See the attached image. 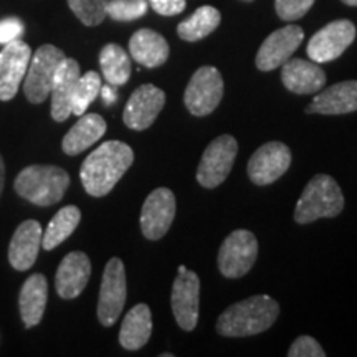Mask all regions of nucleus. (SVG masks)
Masks as SVG:
<instances>
[{"mask_svg": "<svg viewBox=\"0 0 357 357\" xmlns=\"http://www.w3.org/2000/svg\"><path fill=\"white\" fill-rule=\"evenodd\" d=\"M357 111V82H341L326 88L306 108V113L347 114Z\"/></svg>", "mask_w": 357, "mask_h": 357, "instance_id": "412c9836", "label": "nucleus"}, {"mask_svg": "<svg viewBox=\"0 0 357 357\" xmlns=\"http://www.w3.org/2000/svg\"><path fill=\"white\" fill-rule=\"evenodd\" d=\"M147 12L146 0H108L106 15L118 22H131L141 19Z\"/></svg>", "mask_w": 357, "mask_h": 357, "instance_id": "7c9ffc66", "label": "nucleus"}, {"mask_svg": "<svg viewBox=\"0 0 357 357\" xmlns=\"http://www.w3.org/2000/svg\"><path fill=\"white\" fill-rule=\"evenodd\" d=\"M291 166V151L283 142L273 141L261 146L248 162V176L257 185L278 181Z\"/></svg>", "mask_w": 357, "mask_h": 357, "instance_id": "2eb2a0df", "label": "nucleus"}, {"mask_svg": "<svg viewBox=\"0 0 357 357\" xmlns=\"http://www.w3.org/2000/svg\"><path fill=\"white\" fill-rule=\"evenodd\" d=\"M289 357H324L326 352L314 337L301 336L293 342L288 351Z\"/></svg>", "mask_w": 357, "mask_h": 357, "instance_id": "473e14b6", "label": "nucleus"}, {"mask_svg": "<svg viewBox=\"0 0 357 357\" xmlns=\"http://www.w3.org/2000/svg\"><path fill=\"white\" fill-rule=\"evenodd\" d=\"M281 82L291 93L296 95H311L321 91L326 84V75L316 61L294 58L283 63Z\"/></svg>", "mask_w": 357, "mask_h": 357, "instance_id": "aec40b11", "label": "nucleus"}, {"mask_svg": "<svg viewBox=\"0 0 357 357\" xmlns=\"http://www.w3.org/2000/svg\"><path fill=\"white\" fill-rule=\"evenodd\" d=\"M220 12L215 7H199L189 19L178 24L177 33L185 42H197V40H202L207 35H211L220 25Z\"/></svg>", "mask_w": 357, "mask_h": 357, "instance_id": "bb28decb", "label": "nucleus"}, {"mask_svg": "<svg viewBox=\"0 0 357 357\" xmlns=\"http://www.w3.org/2000/svg\"><path fill=\"white\" fill-rule=\"evenodd\" d=\"M356 38V25L351 20H336L312 35L307 43V56L316 63H328L344 53Z\"/></svg>", "mask_w": 357, "mask_h": 357, "instance_id": "9d476101", "label": "nucleus"}, {"mask_svg": "<svg viewBox=\"0 0 357 357\" xmlns=\"http://www.w3.org/2000/svg\"><path fill=\"white\" fill-rule=\"evenodd\" d=\"M101 77L96 71H88L79 77L77 88L73 93V101H71V114L82 116L86 113L88 106L96 100L101 91Z\"/></svg>", "mask_w": 357, "mask_h": 357, "instance_id": "c85d7f7f", "label": "nucleus"}, {"mask_svg": "<svg viewBox=\"0 0 357 357\" xmlns=\"http://www.w3.org/2000/svg\"><path fill=\"white\" fill-rule=\"evenodd\" d=\"M106 128H108L106 121L100 114H82L78 121L75 123V126L65 134L63 141H61V149L68 155L83 153L105 136Z\"/></svg>", "mask_w": 357, "mask_h": 357, "instance_id": "b1692460", "label": "nucleus"}, {"mask_svg": "<svg viewBox=\"0 0 357 357\" xmlns=\"http://www.w3.org/2000/svg\"><path fill=\"white\" fill-rule=\"evenodd\" d=\"M30 58L32 50L22 40L6 43L0 50V101H10L19 93Z\"/></svg>", "mask_w": 357, "mask_h": 357, "instance_id": "ddd939ff", "label": "nucleus"}, {"mask_svg": "<svg viewBox=\"0 0 357 357\" xmlns=\"http://www.w3.org/2000/svg\"><path fill=\"white\" fill-rule=\"evenodd\" d=\"M344 208V195L333 177L319 174L307 182L298 200L294 220L298 223H311L318 218L336 217Z\"/></svg>", "mask_w": 357, "mask_h": 357, "instance_id": "20e7f679", "label": "nucleus"}, {"mask_svg": "<svg viewBox=\"0 0 357 357\" xmlns=\"http://www.w3.org/2000/svg\"><path fill=\"white\" fill-rule=\"evenodd\" d=\"M129 53L132 60L146 68H158L167 61L169 43L154 30L141 29L129 40Z\"/></svg>", "mask_w": 357, "mask_h": 357, "instance_id": "5701e85b", "label": "nucleus"}, {"mask_svg": "<svg viewBox=\"0 0 357 357\" xmlns=\"http://www.w3.org/2000/svg\"><path fill=\"white\" fill-rule=\"evenodd\" d=\"M24 30V24L19 19H15V17L2 20L0 22V43L6 45L13 42V40H19Z\"/></svg>", "mask_w": 357, "mask_h": 357, "instance_id": "72a5a7b5", "label": "nucleus"}, {"mask_svg": "<svg viewBox=\"0 0 357 357\" xmlns=\"http://www.w3.org/2000/svg\"><path fill=\"white\" fill-rule=\"evenodd\" d=\"M102 77L113 86H121L131 77V60L119 45L108 43L100 53Z\"/></svg>", "mask_w": 357, "mask_h": 357, "instance_id": "cd10ccee", "label": "nucleus"}, {"mask_svg": "<svg viewBox=\"0 0 357 357\" xmlns=\"http://www.w3.org/2000/svg\"><path fill=\"white\" fill-rule=\"evenodd\" d=\"M100 95L102 96V100H105V105H113V102L116 101V89L113 84L108 83V86H101V91Z\"/></svg>", "mask_w": 357, "mask_h": 357, "instance_id": "c9c22d12", "label": "nucleus"}, {"mask_svg": "<svg viewBox=\"0 0 357 357\" xmlns=\"http://www.w3.org/2000/svg\"><path fill=\"white\" fill-rule=\"evenodd\" d=\"M63 60L65 53L53 45H42L33 53L24 78V93L26 100L33 105H40L50 96L53 78Z\"/></svg>", "mask_w": 357, "mask_h": 357, "instance_id": "39448f33", "label": "nucleus"}, {"mask_svg": "<svg viewBox=\"0 0 357 357\" xmlns=\"http://www.w3.org/2000/svg\"><path fill=\"white\" fill-rule=\"evenodd\" d=\"M43 230L37 220L22 222L8 245V263L13 270L26 271L37 261Z\"/></svg>", "mask_w": 357, "mask_h": 357, "instance_id": "f3484780", "label": "nucleus"}, {"mask_svg": "<svg viewBox=\"0 0 357 357\" xmlns=\"http://www.w3.org/2000/svg\"><path fill=\"white\" fill-rule=\"evenodd\" d=\"M200 280L184 265L178 266V275L172 284V312L177 324L184 331H192L199 323Z\"/></svg>", "mask_w": 357, "mask_h": 357, "instance_id": "9b49d317", "label": "nucleus"}, {"mask_svg": "<svg viewBox=\"0 0 357 357\" xmlns=\"http://www.w3.org/2000/svg\"><path fill=\"white\" fill-rule=\"evenodd\" d=\"M134 162V153L126 142L106 141L84 159L79 178L93 197H105Z\"/></svg>", "mask_w": 357, "mask_h": 357, "instance_id": "f257e3e1", "label": "nucleus"}, {"mask_svg": "<svg viewBox=\"0 0 357 357\" xmlns=\"http://www.w3.org/2000/svg\"><path fill=\"white\" fill-rule=\"evenodd\" d=\"M79 220H82V212H79L77 205H66V207L60 208L50 223H48L47 230L43 231L42 248L50 252V250L56 248L58 245L63 243L77 230Z\"/></svg>", "mask_w": 357, "mask_h": 357, "instance_id": "a878e982", "label": "nucleus"}, {"mask_svg": "<svg viewBox=\"0 0 357 357\" xmlns=\"http://www.w3.org/2000/svg\"><path fill=\"white\" fill-rule=\"evenodd\" d=\"M342 3H346V6H351V7H357V0H341Z\"/></svg>", "mask_w": 357, "mask_h": 357, "instance_id": "4c0bfd02", "label": "nucleus"}, {"mask_svg": "<svg viewBox=\"0 0 357 357\" xmlns=\"http://www.w3.org/2000/svg\"><path fill=\"white\" fill-rule=\"evenodd\" d=\"M238 144L234 136L223 134L207 146L197 169V181L205 189L220 185L234 167Z\"/></svg>", "mask_w": 357, "mask_h": 357, "instance_id": "0eeeda50", "label": "nucleus"}, {"mask_svg": "<svg viewBox=\"0 0 357 357\" xmlns=\"http://www.w3.org/2000/svg\"><path fill=\"white\" fill-rule=\"evenodd\" d=\"M48 300V281L42 273H33L25 280L19 294L20 318L26 329L40 324Z\"/></svg>", "mask_w": 357, "mask_h": 357, "instance_id": "4be33fe9", "label": "nucleus"}, {"mask_svg": "<svg viewBox=\"0 0 357 357\" xmlns=\"http://www.w3.org/2000/svg\"><path fill=\"white\" fill-rule=\"evenodd\" d=\"M166 105V93L154 84H142L132 93L126 102L123 121L129 129L144 131L153 126Z\"/></svg>", "mask_w": 357, "mask_h": 357, "instance_id": "4468645a", "label": "nucleus"}, {"mask_svg": "<svg viewBox=\"0 0 357 357\" xmlns=\"http://www.w3.org/2000/svg\"><path fill=\"white\" fill-rule=\"evenodd\" d=\"M149 3L159 15L166 17L177 15L185 8V0H149Z\"/></svg>", "mask_w": 357, "mask_h": 357, "instance_id": "f704fd0d", "label": "nucleus"}, {"mask_svg": "<svg viewBox=\"0 0 357 357\" xmlns=\"http://www.w3.org/2000/svg\"><path fill=\"white\" fill-rule=\"evenodd\" d=\"M303 38H305V32L298 25H287L276 30L261 43L257 53L258 70L271 71L287 63L293 53L298 50Z\"/></svg>", "mask_w": 357, "mask_h": 357, "instance_id": "dca6fc26", "label": "nucleus"}, {"mask_svg": "<svg viewBox=\"0 0 357 357\" xmlns=\"http://www.w3.org/2000/svg\"><path fill=\"white\" fill-rule=\"evenodd\" d=\"M314 0H275L276 13L283 20H298L305 17Z\"/></svg>", "mask_w": 357, "mask_h": 357, "instance_id": "2f4dec72", "label": "nucleus"}, {"mask_svg": "<svg viewBox=\"0 0 357 357\" xmlns=\"http://www.w3.org/2000/svg\"><path fill=\"white\" fill-rule=\"evenodd\" d=\"M258 242L248 230H235L223 240L218 252V268L227 278H240L255 265Z\"/></svg>", "mask_w": 357, "mask_h": 357, "instance_id": "6e6552de", "label": "nucleus"}, {"mask_svg": "<svg viewBox=\"0 0 357 357\" xmlns=\"http://www.w3.org/2000/svg\"><path fill=\"white\" fill-rule=\"evenodd\" d=\"M176 217V197L167 187L151 192L141 211V230L147 240H159L171 229Z\"/></svg>", "mask_w": 357, "mask_h": 357, "instance_id": "f8f14e48", "label": "nucleus"}, {"mask_svg": "<svg viewBox=\"0 0 357 357\" xmlns=\"http://www.w3.org/2000/svg\"><path fill=\"white\" fill-rule=\"evenodd\" d=\"M79 22L86 26L100 25L106 19L108 0H66Z\"/></svg>", "mask_w": 357, "mask_h": 357, "instance_id": "c756f323", "label": "nucleus"}, {"mask_svg": "<svg viewBox=\"0 0 357 357\" xmlns=\"http://www.w3.org/2000/svg\"><path fill=\"white\" fill-rule=\"evenodd\" d=\"M280 314V305L266 294L235 303L218 316L217 331L227 337H247L270 329Z\"/></svg>", "mask_w": 357, "mask_h": 357, "instance_id": "f03ea898", "label": "nucleus"}, {"mask_svg": "<svg viewBox=\"0 0 357 357\" xmlns=\"http://www.w3.org/2000/svg\"><path fill=\"white\" fill-rule=\"evenodd\" d=\"M243 2H252V0H243Z\"/></svg>", "mask_w": 357, "mask_h": 357, "instance_id": "58836bf2", "label": "nucleus"}, {"mask_svg": "<svg viewBox=\"0 0 357 357\" xmlns=\"http://www.w3.org/2000/svg\"><path fill=\"white\" fill-rule=\"evenodd\" d=\"M70 187V176L65 169L58 166H33L19 172L13 189L26 202L38 207H50L63 199Z\"/></svg>", "mask_w": 357, "mask_h": 357, "instance_id": "7ed1b4c3", "label": "nucleus"}, {"mask_svg": "<svg viewBox=\"0 0 357 357\" xmlns=\"http://www.w3.org/2000/svg\"><path fill=\"white\" fill-rule=\"evenodd\" d=\"M223 96V79L213 66H202L194 73L184 93V102L189 113L207 116L220 105Z\"/></svg>", "mask_w": 357, "mask_h": 357, "instance_id": "1a4fd4ad", "label": "nucleus"}, {"mask_svg": "<svg viewBox=\"0 0 357 357\" xmlns=\"http://www.w3.org/2000/svg\"><path fill=\"white\" fill-rule=\"evenodd\" d=\"M82 71L79 65L73 58H66L58 66L55 78L52 84V118L56 123H63L71 116V101H73V93Z\"/></svg>", "mask_w": 357, "mask_h": 357, "instance_id": "6ab92c4d", "label": "nucleus"}, {"mask_svg": "<svg viewBox=\"0 0 357 357\" xmlns=\"http://www.w3.org/2000/svg\"><path fill=\"white\" fill-rule=\"evenodd\" d=\"M153 333V318L147 305H136L124 316L121 331H119V344L128 351H137L144 347Z\"/></svg>", "mask_w": 357, "mask_h": 357, "instance_id": "393cba45", "label": "nucleus"}, {"mask_svg": "<svg viewBox=\"0 0 357 357\" xmlns=\"http://www.w3.org/2000/svg\"><path fill=\"white\" fill-rule=\"evenodd\" d=\"M126 270L119 258H111L102 271L100 301H98V319L102 326L109 328L121 316L126 305Z\"/></svg>", "mask_w": 357, "mask_h": 357, "instance_id": "423d86ee", "label": "nucleus"}, {"mask_svg": "<svg viewBox=\"0 0 357 357\" xmlns=\"http://www.w3.org/2000/svg\"><path fill=\"white\" fill-rule=\"evenodd\" d=\"M91 276V261L86 253L71 252L61 260L56 270L55 288L63 300H75L86 288Z\"/></svg>", "mask_w": 357, "mask_h": 357, "instance_id": "a211bd4d", "label": "nucleus"}, {"mask_svg": "<svg viewBox=\"0 0 357 357\" xmlns=\"http://www.w3.org/2000/svg\"><path fill=\"white\" fill-rule=\"evenodd\" d=\"M3 184H6V164H3V158L0 154V195L3 192Z\"/></svg>", "mask_w": 357, "mask_h": 357, "instance_id": "e433bc0d", "label": "nucleus"}]
</instances>
